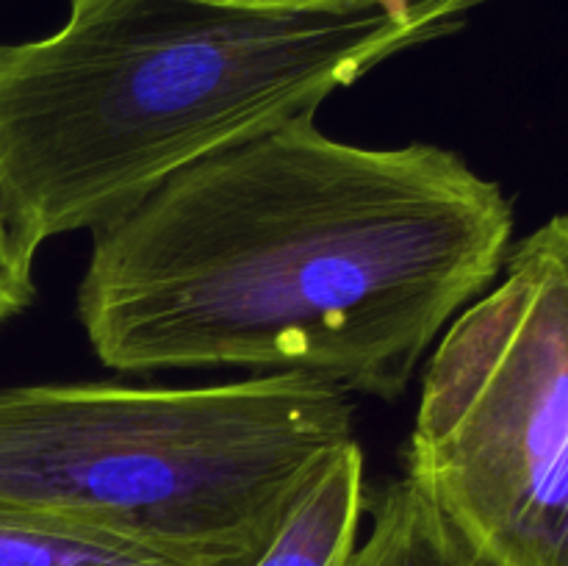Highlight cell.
I'll use <instances>...</instances> for the list:
<instances>
[{"mask_svg": "<svg viewBox=\"0 0 568 566\" xmlns=\"http://www.w3.org/2000/svg\"><path fill=\"white\" fill-rule=\"evenodd\" d=\"M37 253L39 247L20 228L0 183V325L22 314L37 297V283H33Z\"/></svg>", "mask_w": 568, "mask_h": 566, "instance_id": "obj_8", "label": "cell"}, {"mask_svg": "<svg viewBox=\"0 0 568 566\" xmlns=\"http://www.w3.org/2000/svg\"><path fill=\"white\" fill-rule=\"evenodd\" d=\"M494 283L433 347L405 477L497 566H568V214Z\"/></svg>", "mask_w": 568, "mask_h": 566, "instance_id": "obj_4", "label": "cell"}, {"mask_svg": "<svg viewBox=\"0 0 568 566\" xmlns=\"http://www.w3.org/2000/svg\"><path fill=\"white\" fill-rule=\"evenodd\" d=\"M355 438L347 392L297 372L200 388H0V508L250 566L305 481Z\"/></svg>", "mask_w": 568, "mask_h": 566, "instance_id": "obj_3", "label": "cell"}, {"mask_svg": "<svg viewBox=\"0 0 568 566\" xmlns=\"http://www.w3.org/2000/svg\"><path fill=\"white\" fill-rule=\"evenodd\" d=\"M372 514L349 566H497L410 477L383 488Z\"/></svg>", "mask_w": 568, "mask_h": 566, "instance_id": "obj_6", "label": "cell"}, {"mask_svg": "<svg viewBox=\"0 0 568 566\" xmlns=\"http://www.w3.org/2000/svg\"><path fill=\"white\" fill-rule=\"evenodd\" d=\"M214 3L270 11H358L377 3H392V0H214Z\"/></svg>", "mask_w": 568, "mask_h": 566, "instance_id": "obj_9", "label": "cell"}, {"mask_svg": "<svg viewBox=\"0 0 568 566\" xmlns=\"http://www.w3.org/2000/svg\"><path fill=\"white\" fill-rule=\"evenodd\" d=\"M510 236L508 194L464 155L361 148L300 117L94 228L78 322L116 372H297L394 403Z\"/></svg>", "mask_w": 568, "mask_h": 566, "instance_id": "obj_1", "label": "cell"}, {"mask_svg": "<svg viewBox=\"0 0 568 566\" xmlns=\"http://www.w3.org/2000/svg\"><path fill=\"white\" fill-rule=\"evenodd\" d=\"M488 0L270 11L214 0H70L67 22L0 44V183L37 247L94 231L175 172L316 117Z\"/></svg>", "mask_w": 568, "mask_h": 566, "instance_id": "obj_2", "label": "cell"}, {"mask_svg": "<svg viewBox=\"0 0 568 566\" xmlns=\"http://www.w3.org/2000/svg\"><path fill=\"white\" fill-rule=\"evenodd\" d=\"M364 508V453L353 438L300 486L250 566H349Z\"/></svg>", "mask_w": 568, "mask_h": 566, "instance_id": "obj_5", "label": "cell"}, {"mask_svg": "<svg viewBox=\"0 0 568 566\" xmlns=\"http://www.w3.org/2000/svg\"><path fill=\"white\" fill-rule=\"evenodd\" d=\"M0 566H200L181 555L31 511L0 508Z\"/></svg>", "mask_w": 568, "mask_h": 566, "instance_id": "obj_7", "label": "cell"}]
</instances>
